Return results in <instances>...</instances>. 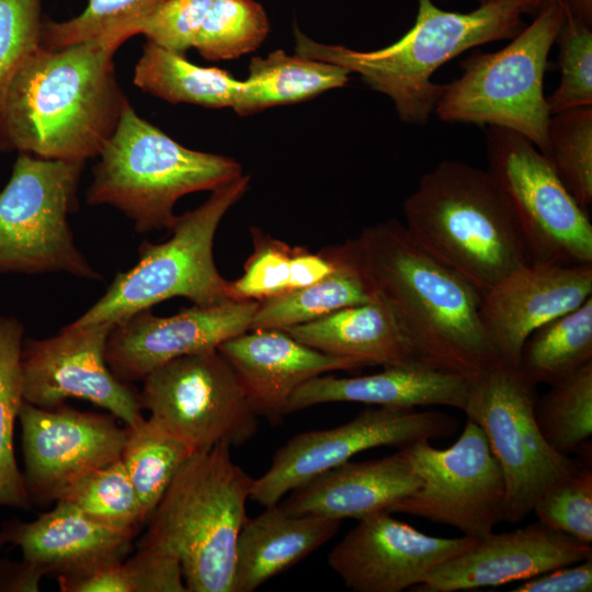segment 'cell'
<instances>
[{"label":"cell","mask_w":592,"mask_h":592,"mask_svg":"<svg viewBox=\"0 0 592 592\" xmlns=\"http://www.w3.org/2000/svg\"><path fill=\"white\" fill-rule=\"evenodd\" d=\"M253 250L243 266V274L230 281L236 300H255L287 292L291 260L297 246L278 240L262 229L251 227Z\"/></svg>","instance_id":"60d3db41"},{"label":"cell","mask_w":592,"mask_h":592,"mask_svg":"<svg viewBox=\"0 0 592 592\" xmlns=\"http://www.w3.org/2000/svg\"><path fill=\"white\" fill-rule=\"evenodd\" d=\"M592 297V263L527 262L481 295L480 317L499 361L517 366L522 346L540 326Z\"/></svg>","instance_id":"d6986e66"},{"label":"cell","mask_w":592,"mask_h":592,"mask_svg":"<svg viewBox=\"0 0 592 592\" xmlns=\"http://www.w3.org/2000/svg\"><path fill=\"white\" fill-rule=\"evenodd\" d=\"M113 414L23 401L19 413L23 478L32 502H57L87 474L121 457L126 428Z\"/></svg>","instance_id":"2e32d148"},{"label":"cell","mask_w":592,"mask_h":592,"mask_svg":"<svg viewBox=\"0 0 592 592\" xmlns=\"http://www.w3.org/2000/svg\"><path fill=\"white\" fill-rule=\"evenodd\" d=\"M143 382V409L192 453L219 443L240 446L258 430L248 392L218 349L177 357Z\"/></svg>","instance_id":"7c38bea8"},{"label":"cell","mask_w":592,"mask_h":592,"mask_svg":"<svg viewBox=\"0 0 592 592\" xmlns=\"http://www.w3.org/2000/svg\"><path fill=\"white\" fill-rule=\"evenodd\" d=\"M166 0H88L84 10L66 21H45L41 46L58 48L88 41L123 44Z\"/></svg>","instance_id":"e575fe53"},{"label":"cell","mask_w":592,"mask_h":592,"mask_svg":"<svg viewBox=\"0 0 592 592\" xmlns=\"http://www.w3.org/2000/svg\"><path fill=\"white\" fill-rule=\"evenodd\" d=\"M592 558V547L539 521L478 539L435 568L414 592H457L524 581Z\"/></svg>","instance_id":"ffe728a7"},{"label":"cell","mask_w":592,"mask_h":592,"mask_svg":"<svg viewBox=\"0 0 592 592\" xmlns=\"http://www.w3.org/2000/svg\"><path fill=\"white\" fill-rule=\"evenodd\" d=\"M592 363V297L533 331L517 364L535 385H555Z\"/></svg>","instance_id":"f1b7e54d"},{"label":"cell","mask_w":592,"mask_h":592,"mask_svg":"<svg viewBox=\"0 0 592 592\" xmlns=\"http://www.w3.org/2000/svg\"><path fill=\"white\" fill-rule=\"evenodd\" d=\"M537 385L496 361L469 378L464 412L483 431L505 481L503 521L522 522L537 498L582 462L557 453L540 433L534 406Z\"/></svg>","instance_id":"30bf717a"},{"label":"cell","mask_w":592,"mask_h":592,"mask_svg":"<svg viewBox=\"0 0 592 592\" xmlns=\"http://www.w3.org/2000/svg\"><path fill=\"white\" fill-rule=\"evenodd\" d=\"M380 512L362 520L331 549L330 568L355 592H401L424 582L478 538L436 537Z\"/></svg>","instance_id":"e0dca14e"},{"label":"cell","mask_w":592,"mask_h":592,"mask_svg":"<svg viewBox=\"0 0 592 592\" xmlns=\"http://www.w3.org/2000/svg\"><path fill=\"white\" fill-rule=\"evenodd\" d=\"M61 592H187L180 561L159 548L138 545L132 557L57 577Z\"/></svg>","instance_id":"1f68e13d"},{"label":"cell","mask_w":592,"mask_h":592,"mask_svg":"<svg viewBox=\"0 0 592 592\" xmlns=\"http://www.w3.org/2000/svg\"><path fill=\"white\" fill-rule=\"evenodd\" d=\"M351 75L334 64L282 49L253 57L232 110L247 116L269 107L310 100L328 90L344 87Z\"/></svg>","instance_id":"4316f807"},{"label":"cell","mask_w":592,"mask_h":592,"mask_svg":"<svg viewBox=\"0 0 592 592\" xmlns=\"http://www.w3.org/2000/svg\"><path fill=\"white\" fill-rule=\"evenodd\" d=\"M133 82L144 92L167 102L208 109H232L242 88V81L228 71L195 65L184 54L148 41L135 65Z\"/></svg>","instance_id":"83f0119b"},{"label":"cell","mask_w":592,"mask_h":592,"mask_svg":"<svg viewBox=\"0 0 592 592\" xmlns=\"http://www.w3.org/2000/svg\"><path fill=\"white\" fill-rule=\"evenodd\" d=\"M392 311L426 364L471 378L498 361L480 317L481 294L390 219L329 246Z\"/></svg>","instance_id":"6da1fadb"},{"label":"cell","mask_w":592,"mask_h":592,"mask_svg":"<svg viewBox=\"0 0 592 592\" xmlns=\"http://www.w3.org/2000/svg\"><path fill=\"white\" fill-rule=\"evenodd\" d=\"M469 378L423 362L384 367L356 376H316L292 395L287 414L330 402H360L377 407L417 408L444 406L464 410Z\"/></svg>","instance_id":"603a6c76"},{"label":"cell","mask_w":592,"mask_h":592,"mask_svg":"<svg viewBox=\"0 0 592 592\" xmlns=\"http://www.w3.org/2000/svg\"><path fill=\"white\" fill-rule=\"evenodd\" d=\"M522 10L509 4L479 5L470 12L442 10L418 0L415 22L395 43L374 50L317 42L294 26L295 53L356 73L374 91L387 95L399 118L425 124L444 84L431 80L445 62L467 49L513 38L522 29Z\"/></svg>","instance_id":"3957f363"},{"label":"cell","mask_w":592,"mask_h":592,"mask_svg":"<svg viewBox=\"0 0 592 592\" xmlns=\"http://www.w3.org/2000/svg\"><path fill=\"white\" fill-rule=\"evenodd\" d=\"M214 0H166L139 26L138 34L162 48L184 54L194 41Z\"/></svg>","instance_id":"7bdbcfd3"},{"label":"cell","mask_w":592,"mask_h":592,"mask_svg":"<svg viewBox=\"0 0 592 592\" xmlns=\"http://www.w3.org/2000/svg\"><path fill=\"white\" fill-rule=\"evenodd\" d=\"M457 421L441 411L415 408H368L326 430L303 432L275 453L270 468L253 479L250 500L265 506L315 476L349 462L356 454L382 446L398 449L418 442L451 436Z\"/></svg>","instance_id":"5bb4252c"},{"label":"cell","mask_w":592,"mask_h":592,"mask_svg":"<svg viewBox=\"0 0 592 592\" xmlns=\"http://www.w3.org/2000/svg\"><path fill=\"white\" fill-rule=\"evenodd\" d=\"M46 571L29 560H0V591L4 592H36Z\"/></svg>","instance_id":"bcb514c9"},{"label":"cell","mask_w":592,"mask_h":592,"mask_svg":"<svg viewBox=\"0 0 592 592\" xmlns=\"http://www.w3.org/2000/svg\"><path fill=\"white\" fill-rule=\"evenodd\" d=\"M565 15L561 0H556L538 11L502 49L463 60L460 77L443 86L434 113L448 123L513 130L547 156L551 114L544 78Z\"/></svg>","instance_id":"ba28073f"},{"label":"cell","mask_w":592,"mask_h":592,"mask_svg":"<svg viewBox=\"0 0 592 592\" xmlns=\"http://www.w3.org/2000/svg\"><path fill=\"white\" fill-rule=\"evenodd\" d=\"M5 544L21 549L23 559L54 577L75 574L100 563L125 558L136 536L105 525L66 502L36 520L7 522Z\"/></svg>","instance_id":"cb8c5ba5"},{"label":"cell","mask_w":592,"mask_h":592,"mask_svg":"<svg viewBox=\"0 0 592 592\" xmlns=\"http://www.w3.org/2000/svg\"><path fill=\"white\" fill-rule=\"evenodd\" d=\"M534 415L557 453L570 456L585 445L592 434V363L537 397Z\"/></svg>","instance_id":"836d02e7"},{"label":"cell","mask_w":592,"mask_h":592,"mask_svg":"<svg viewBox=\"0 0 592 592\" xmlns=\"http://www.w3.org/2000/svg\"><path fill=\"white\" fill-rule=\"evenodd\" d=\"M337 266L326 249L315 253L305 247L297 246L291 260L287 292L320 281L332 273Z\"/></svg>","instance_id":"f6af8a7d"},{"label":"cell","mask_w":592,"mask_h":592,"mask_svg":"<svg viewBox=\"0 0 592 592\" xmlns=\"http://www.w3.org/2000/svg\"><path fill=\"white\" fill-rule=\"evenodd\" d=\"M533 512L548 527L577 540L592 542V470L581 463L548 487L536 500Z\"/></svg>","instance_id":"f35d334b"},{"label":"cell","mask_w":592,"mask_h":592,"mask_svg":"<svg viewBox=\"0 0 592 592\" xmlns=\"http://www.w3.org/2000/svg\"><path fill=\"white\" fill-rule=\"evenodd\" d=\"M3 545H5V543L3 540V536H2V533H1V530H0V549L2 548Z\"/></svg>","instance_id":"f907efd6"},{"label":"cell","mask_w":592,"mask_h":592,"mask_svg":"<svg viewBox=\"0 0 592 592\" xmlns=\"http://www.w3.org/2000/svg\"><path fill=\"white\" fill-rule=\"evenodd\" d=\"M218 351L240 377L259 417L282 422L295 390L307 380L363 363L320 352L280 329H250L224 341Z\"/></svg>","instance_id":"44dd1931"},{"label":"cell","mask_w":592,"mask_h":592,"mask_svg":"<svg viewBox=\"0 0 592 592\" xmlns=\"http://www.w3.org/2000/svg\"><path fill=\"white\" fill-rule=\"evenodd\" d=\"M341 520L297 515L278 503L242 526L236 545L234 592H252L306 558L339 531Z\"/></svg>","instance_id":"d4e9b609"},{"label":"cell","mask_w":592,"mask_h":592,"mask_svg":"<svg viewBox=\"0 0 592 592\" xmlns=\"http://www.w3.org/2000/svg\"><path fill=\"white\" fill-rule=\"evenodd\" d=\"M285 331L320 352L352 358L366 366L423 362L392 311L377 298Z\"/></svg>","instance_id":"484cf974"},{"label":"cell","mask_w":592,"mask_h":592,"mask_svg":"<svg viewBox=\"0 0 592 592\" xmlns=\"http://www.w3.org/2000/svg\"><path fill=\"white\" fill-rule=\"evenodd\" d=\"M511 592H591L592 558L522 581Z\"/></svg>","instance_id":"ee69618b"},{"label":"cell","mask_w":592,"mask_h":592,"mask_svg":"<svg viewBox=\"0 0 592 592\" xmlns=\"http://www.w3.org/2000/svg\"><path fill=\"white\" fill-rule=\"evenodd\" d=\"M23 335L16 318L0 316V505L29 510L33 502L14 454V426L24 401Z\"/></svg>","instance_id":"4dcf8cb0"},{"label":"cell","mask_w":592,"mask_h":592,"mask_svg":"<svg viewBox=\"0 0 592 592\" xmlns=\"http://www.w3.org/2000/svg\"><path fill=\"white\" fill-rule=\"evenodd\" d=\"M119 46L96 39L32 53L0 100V151L83 163L98 157L129 105L114 71Z\"/></svg>","instance_id":"7a4b0ae2"},{"label":"cell","mask_w":592,"mask_h":592,"mask_svg":"<svg viewBox=\"0 0 592 592\" xmlns=\"http://www.w3.org/2000/svg\"><path fill=\"white\" fill-rule=\"evenodd\" d=\"M402 212L414 241L481 295L531 262L513 215L487 170L442 161L421 177Z\"/></svg>","instance_id":"277c9868"},{"label":"cell","mask_w":592,"mask_h":592,"mask_svg":"<svg viewBox=\"0 0 592 592\" xmlns=\"http://www.w3.org/2000/svg\"><path fill=\"white\" fill-rule=\"evenodd\" d=\"M114 325L65 326L46 339H25L21 351L24 400L53 408L69 398L88 400L125 425L143 418L139 392L118 379L105 360Z\"/></svg>","instance_id":"9a60e30c"},{"label":"cell","mask_w":592,"mask_h":592,"mask_svg":"<svg viewBox=\"0 0 592 592\" xmlns=\"http://www.w3.org/2000/svg\"><path fill=\"white\" fill-rule=\"evenodd\" d=\"M487 172L517 225L531 262L592 263V224L554 164L522 135L489 126Z\"/></svg>","instance_id":"8fae6325"},{"label":"cell","mask_w":592,"mask_h":592,"mask_svg":"<svg viewBox=\"0 0 592 592\" xmlns=\"http://www.w3.org/2000/svg\"><path fill=\"white\" fill-rule=\"evenodd\" d=\"M259 301L230 300L183 309L170 317L141 310L114 325L105 360L121 380H143L157 367L183 355L218 349L250 330Z\"/></svg>","instance_id":"ac0fdd59"},{"label":"cell","mask_w":592,"mask_h":592,"mask_svg":"<svg viewBox=\"0 0 592 592\" xmlns=\"http://www.w3.org/2000/svg\"><path fill=\"white\" fill-rule=\"evenodd\" d=\"M565 14L556 38L560 81L546 98L550 114L592 105V25Z\"/></svg>","instance_id":"ab89813d"},{"label":"cell","mask_w":592,"mask_h":592,"mask_svg":"<svg viewBox=\"0 0 592 592\" xmlns=\"http://www.w3.org/2000/svg\"><path fill=\"white\" fill-rule=\"evenodd\" d=\"M87 203L123 213L139 234L170 230L177 202L243 174L227 156L189 149L126 106L99 153Z\"/></svg>","instance_id":"8992f818"},{"label":"cell","mask_w":592,"mask_h":592,"mask_svg":"<svg viewBox=\"0 0 592 592\" xmlns=\"http://www.w3.org/2000/svg\"><path fill=\"white\" fill-rule=\"evenodd\" d=\"M270 32L267 14L255 0H214L193 48L210 61L255 50Z\"/></svg>","instance_id":"8d00e7d4"},{"label":"cell","mask_w":592,"mask_h":592,"mask_svg":"<svg viewBox=\"0 0 592 592\" xmlns=\"http://www.w3.org/2000/svg\"><path fill=\"white\" fill-rule=\"evenodd\" d=\"M561 2L567 14L592 25V0H561Z\"/></svg>","instance_id":"7dc6e473"},{"label":"cell","mask_w":592,"mask_h":592,"mask_svg":"<svg viewBox=\"0 0 592 592\" xmlns=\"http://www.w3.org/2000/svg\"><path fill=\"white\" fill-rule=\"evenodd\" d=\"M249 183L250 175L242 174L213 190L203 204L177 217L168 240L143 241L138 262L117 273L103 296L69 325H116L173 297L197 306L236 300L230 281L215 264L213 247L220 221Z\"/></svg>","instance_id":"52a82bcc"},{"label":"cell","mask_w":592,"mask_h":592,"mask_svg":"<svg viewBox=\"0 0 592 592\" xmlns=\"http://www.w3.org/2000/svg\"><path fill=\"white\" fill-rule=\"evenodd\" d=\"M125 428L121 459L149 519L192 452L150 418Z\"/></svg>","instance_id":"d6a6232c"},{"label":"cell","mask_w":592,"mask_h":592,"mask_svg":"<svg viewBox=\"0 0 592 592\" xmlns=\"http://www.w3.org/2000/svg\"><path fill=\"white\" fill-rule=\"evenodd\" d=\"M556 0H534V7H535V14L540 11L544 7L548 5L549 3L554 2Z\"/></svg>","instance_id":"681fc988"},{"label":"cell","mask_w":592,"mask_h":592,"mask_svg":"<svg viewBox=\"0 0 592 592\" xmlns=\"http://www.w3.org/2000/svg\"><path fill=\"white\" fill-rule=\"evenodd\" d=\"M253 479L219 443L192 453L147 521L138 545L180 561L187 592H234L238 535Z\"/></svg>","instance_id":"5b68a950"},{"label":"cell","mask_w":592,"mask_h":592,"mask_svg":"<svg viewBox=\"0 0 592 592\" xmlns=\"http://www.w3.org/2000/svg\"><path fill=\"white\" fill-rule=\"evenodd\" d=\"M57 502L71 504L105 525L134 535L148 520L121 457L80 478Z\"/></svg>","instance_id":"d590c367"},{"label":"cell","mask_w":592,"mask_h":592,"mask_svg":"<svg viewBox=\"0 0 592 592\" xmlns=\"http://www.w3.org/2000/svg\"><path fill=\"white\" fill-rule=\"evenodd\" d=\"M479 5L509 4L517 7L523 13H535L534 0H478Z\"/></svg>","instance_id":"c3c4849f"},{"label":"cell","mask_w":592,"mask_h":592,"mask_svg":"<svg viewBox=\"0 0 592 592\" xmlns=\"http://www.w3.org/2000/svg\"><path fill=\"white\" fill-rule=\"evenodd\" d=\"M421 487L405 448L379 459L345 462L295 488L281 505L297 515L362 520L390 512Z\"/></svg>","instance_id":"7402d4cb"},{"label":"cell","mask_w":592,"mask_h":592,"mask_svg":"<svg viewBox=\"0 0 592 592\" xmlns=\"http://www.w3.org/2000/svg\"><path fill=\"white\" fill-rule=\"evenodd\" d=\"M547 156L569 192L587 209L592 203V105L550 115Z\"/></svg>","instance_id":"74e56055"},{"label":"cell","mask_w":592,"mask_h":592,"mask_svg":"<svg viewBox=\"0 0 592 592\" xmlns=\"http://www.w3.org/2000/svg\"><path fill=\"white\" fill-rule=\"evenodd\" d=\"M421 487L390 513L418 516L483 538L503 521L505 481L480 426L467 418L457 441L444 449L430 441L405 448Z\"/></svg>","instance_id":"4fadbf2b"},{"label":"cell","mask_w":592,"mask_h":592,"mask_svg":"<svg viewBox=\"0 0 592 592\" xmlns=\"http://www.w3.org/2000/svg\"><path fill=\"white\" fill-rule=\"evenodd\" d=\"M83 164L19 153L0 191V274L102 280L77 247L69 224Z\"/></svg>","instance_id":"9c48e42d"},{"label":"cell","mask_w":592,"mask_h":592,"mask_svg":"<svg viewBox=\"0 0 592 592\" xmlns=\"http://www.w3.org/2000/svg\"><path fill=\"white\" fill-rule=\"evenodd\" d=\"M42 0H0V100L16 71L41 46Z\"/></svg>","instance_id":"b9f144b4"},{"label":"cell","mask_w":592,"mask_h":592,"mask_svg":"<svg viewBox=\"0 0 592 592\" xmlns=\"http://www.w3.org/2000/svg\"><path fill=\"white\" fill-rule=\"evenodd\" d=\"M325 249L337 269L311 285L259 301L250 329L286 330L375 298L353 269Z\"/></svg>","instance_id":"f546056e"}]
</instances>
